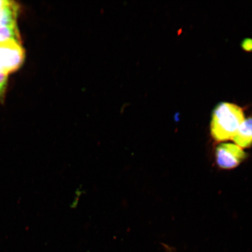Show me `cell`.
Returning a JSON list of instances; mask_svg holds the SVG:
<instances>
[{
	"instance_id": "7",
	"label": "cell",
	"mask_w": 252,
	"mask_h": 252,
	"mask_svg": "<svg viewBox=\"0 0 252 252\" xmlns=\"http://www.w3.org/2000/svg\"><path fill=\"white\" fill-rule=\"evenodd\" d=\"M243 48L247 51H252V39H247L242 44Z\"/></svg>"
},
{
	"instance_id": "8",
	"label": "cell",
	"mask_w": 252,
	"mask_h": 252,
	"mask_svg": "<svg viewBox=\"0 0 252 252\" xmlns=\"http://www.w3.org/2000/svg\"><path fill=\"white\" fill-rule=\"evenodd\" d=\"M8 1L7 0H0V10L7 4Z\"/></svg>"
},
{
	"instance_id": "5",
	"label": "cell",
	"mask_w": 252,
	"mask_h": 252,
	"mask_svg": "<svg viewBox=\"0 0 252 252\" xmlns=\"http://www.w3.org/2000/svg\"><path fill=\"white\" fill-rule=\"evenodd\" d=\"M233 140L241 148L252 146V117L245 120L239 127Z\"/></svg>"
},
{
	"instance_id": "1",
	"label": "cell",
	"mask_w": 252,
	"mask_h": 252,
	"mask_svg": "<svg viewBox=\"0 0 252 252\" xmlns=\"http://www.w3.org/2000/svg\"><path fill=\"white\" fill-rule=\"evenodd\" d=\"M245 121L243 110L229 103H222L213 112L211 134L216 141L233 139Z\"/></svg>"
},
{
	"instance_id": "2",
	"label": "cell",
	"mask_w": 252,
	"mask_h": 252,
	"mask_svg": "<svg viewBox=\"0 0 252 252\" xmlns=\"http://www.w3.org/2000/svg\"><path fill=\"white\" fill-rule=\"evenodd\" d=\"M18 5L14 1H8L0 10V43L17 41L20 35L17 25Z\"/></svg>"
},
{
	"instance_id": "3",
	"label": "cell",
	"mask_w": 252,
	"mask_h": 252,
	"mask_svg": "<svg viewBox=\"0 0 252 252\" xmlns=\"http://www.w3.org/2000/svg\"><path fill=\"white\" fill-rule=\"evenodd\" d=\"M23 47L17 41L0 43V71L8 74L17 70L24 61Z\"/></svg>"
},
{
	"instance_id": "6",
	"label": "cell",
	"mask_w": 252,
	"mask_h": 252,
	"mask_svg": "<svg viewBox=\"0 0 252 252\" xmlns=\"http://www.w3.org/2000/svg\"><path fill=\"white\" fill-rule=\"evenodd\" d=\"M8 75L0 71V96L4 93L6 86H7Z\"/></svg>"
},
{
	"instance_id": "4",
	"label": "cell",
	"mask_w": 252,
	"mask_h": 252,
	"mask_svg": "<svg viewBox=\"0 0 252 252\" xmlns=\"http://www.w3.org/2000/svg\"><path fill=\"white\" fill-rule=\"evenodd\" d=\"M217 163L221 168L232 169L245 159L246 154L242 148L236 144H222L216 150Z\"/></svg>"
}]
</instances>
